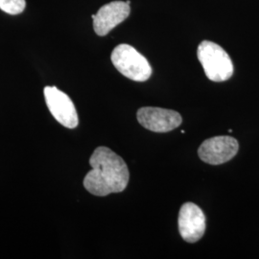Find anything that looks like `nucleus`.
I'll return each mask as SVG.
<instances>
[{"instance_id":"7ed1b4c3","label":"nucleus","mask_w":259,"mask_h":259,"mask_svg":"<svg viewBox=\"0 0 259 259\" xmlns=\"http://www.w3.org/2000/svg\"><path fill=\"white\" fill-rule=\"evenodd\" d=\"M111 62L121 74L137 82H145L152 75L147 59L129 45H119L111 56Z\"/></svg>"},{"instance_id":"f03ea898","label":"nucleus","mask_w":259,"mask_h":259,"mask_svg":"<svg viewBox=\"0 0 259 259\" xmlns=\"http://www.w3.org/2000/svg\"><path fill=\"white\" fill-rule=\"evenodd\" d=\"M197 55L206 77L213 82L227 81L233 74L232 59L217 44L209 40L202 41Z\"/></svg>"},{"instance_id":"f257e3e1","label":"nucleus","mask_w":259,"mask_h":259,"mask_svg":"<svg viewBox=\"0 0 259 259\" xmlns=\"http://www.w3.org/2000/svg\"><path fill=\"white\" fill-rule=\"evenodd\" d=\"M92 170L83 179L84 188L95 196L119 193L126 189L130 172L124 159L108 147L95 149L90 158Z\"/></svg>"},{"instance_id":"20e7f679","label":"nucleus","mask_w":259,"mask_h":259,"mask_svg":"<svg viewBox=\"0 0 259 259\" xmlns=\"http://www.w3.org/2000/svg\"><path fill=\"white\" fill-rule=\"evenodd\" d=\"M44 93L47 108L56 120L68 129L76 128L78 113L70 97L56 87H46Z\"/></svg>"},{"instance_id":"1a4fd4ad","label":"nucleus","mask_w":259,"mask_h":259,"mask_svg":"<svg viewBox=\"0 0 259 259\" xmlns=\"http://www.w3.org/2000/svg\"><path fill=\"white\" fill-rule=\"evenodd\" d=\"M26 6L25 0H0V9L9 15H19Z\"/></svg>"},{"instance_id":"0eeeda50","label":"nucleus","mask_w":259,"mask_h":259,"mask_svg":"<svg viewBox=\"0 0 259 259\" xmlns=\"http://www.w3.org/2000/svg\"><path fill=\"white\" fill-rule=\"evenodd\" d=\"M179 231L184 240L195 243L205 232V216L202 209L193 203H185L179 213Z\"/></svg>"},{"instance_id":"39448f33","label":"nucleus","mask_w":259,"mask_h":259,"mask_svg":"<svg viewBox=\"0 0 259 259\" xmlns=\"http://www.w3.org/2000/svg\"><path fill=\"white\" fill-rule=\"evenodd\" d=\"M239 149L238 141L228 136L206 139L198 150L199 157L205 163L219 165L235 157Z\"/></svg>"},{"instance_id":"423d86ee","label":"nucleus","mask_w":259,"mask_h":259,"mask_svg":"<svg viewBox=\"0 0 259 259\" xmlns=\"http://www.w3.org/2000/svg\"><path fill=\"white\" fill-rule=\"evenodd\" d=\"M139 124L145 129L155 133H167L178 128L182 124V115L175 111L144 107L138 111Z\"/></svg>"},{"instance_id":"6e6552de","label":"nucleus","mask_w":259,"mask_h":259,"mask_svg":"<svg viewBox=\"0 0 259 259\" xmlns=\"http://www.w3.org/2000/svg\"><path fill=\"white\" fill-rule=\"evenodd\" d=\"M131 7L125 1H112L93 15V28L98 36H106L129 17Z\"/></svg>"}]
</instances>
